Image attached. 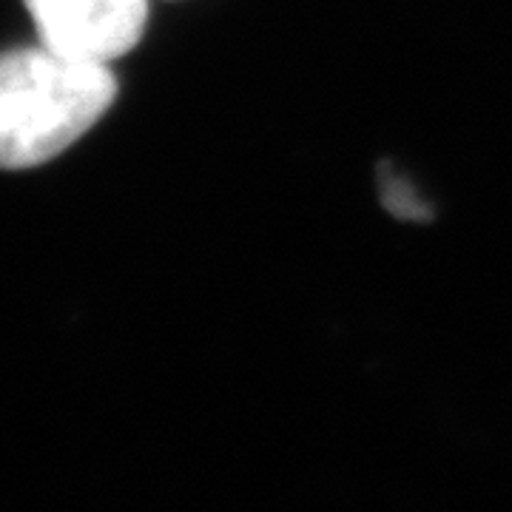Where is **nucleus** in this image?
<instances>
[{
  "mask_svg": "<svg viewBox=\"0 0 512 512\" xmlns=\"http://www.w3.org/2000/svg\"><path fill=\"white\" fill-rule=\"evenodd\" d=\"M117 83L109 63L46 46L0 55V168L49 163L109 111Z\"/></svg>",
  "mask_w": 512,
  "mask_h": 512,
  "instance_id": "1",
  "label": "nucleus"
},
{
  "mask_svg": "<svg viewBox=\"0 0 512 512\" xmlns=\"http://www.w3.org/2000/svg\"><path fill=\"white\" fill-rule=\"evenodd\" d=\"M46 49L109 63L131 52L148 23V0H23Z\"/></svg>",
  "mask_w": 512,
  "mask_h": 512,
  "instance_id": "2",
  "label": "nucleus"
},
{
  "mask_svg": "<svg viewBox=\"0 0 512 512\" xmlns=\"http://www.w3.org/2000/svg\"><path fill=\"white\" fill-rule=\"evenodd\" d=\"M382 202L399 220L421 222L430 217L427 202L421 200L419 191L399 171H387V168L382 171Z\"/></svg>",
  "mask_w": 512,
  "mask_h": 512,
  "instance_id": "3",
  "label": "nucleus"
}]
</instances>
